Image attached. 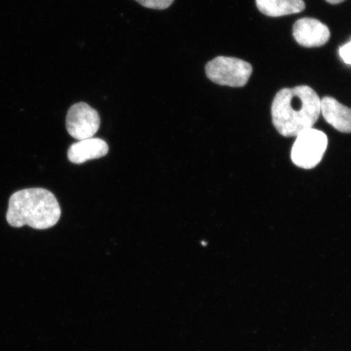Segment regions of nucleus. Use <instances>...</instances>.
I'll return each instance as SVG.
<instances>
[{
    "label": "nucleus",
    "mask_w": 351,
    "mask_h": 351,
    "mask_svg": "<svg viewBox=\"0 0 351 351\" xmlns=\"http://www.w3.org/2000/svg\"><path fill=\"white\" fill-rule=\"evenodd\" d=\"M60 215L58 201L51 191L32 188L11 196L6 218L12 227L29 226L35 230H47L58 223Z\"/></svg>",
    "instance_id": "2"
},
{
    "label": "nucleus",
    "mask_w": 351,
    "mask_h": 351,
    "mask_svg": "<svg viewBox=\"0 0 351 351\" xmlns=\"http://www.w3.org/2000/svg\"><path fill=\"white\" fill-rule=\"evenodd\" d=\"M206 74L218 85L243 87L249 81L253 69L251 64L234 57L218 56L206 65Z\"/></svg>",
    "instance_id": "3"
},
{
    "label": "nucleus",
    "mask_w": 351,
    "mask_h": 351,
    "mask_svg": "<svg viewBox=\"0 0 351 351\" xmlns=\"http://www.w3.org/2000/svg\"><path fill=\"white\" fill-rule=\"evenodd\" d=\"M263 14L271 17L295 14L305 10L304 0H256Z\"/></svg>",
    "instance_id": "9"
},
{
    "label": "nucleus",
    "mask_w": 351,
    "mask_h": 351,
    "mask_svg": "<svg viewBox=\"0 0 351 351\" xmlns=\"http://www.w3.org/2000/svg\"><path fill=\"white\" fill-rule=\"evenodd\" d=\"M135 1L151 10H164L170 7L174 0H135Z\"/></svg>",
    "instance_id": "10"
},
{
    "label": "nucleus",
    "mask_w": 351,
    "mask_h": 351,
    "mask_svg": "<svg viewBox=\"0 0 351 351\" xmlns=\"http://www.w3.org/2000/svg\"><path fill=\"white\" fill-rule=\"evenodd\" d=\"M326 1L332 4H339L341 2L345 1V0H326Z\"/></svg>",
    "instance_id": "12"
},
{
    "label": "nucleus",
    "mask_w": 351,
    "mask_h": 351,
    "mask_svg": "<svg viewBox=\"0 0 351 351\" xmlns=\"http://www.w3.org/2000/svg\"><path fill=\"white\" fill-rule=\"evenodd\" d=\"M291 150L293 163L300 168L311 169L322 161L328 147L324 132L313 128L302 132L296 137Z\"/></svg>",
    "instance_id": "4"
},
{
    "label": "nucleus",
    "mask_w": 351,
    "mask_h": 351,
    "mask_svg": "<svg viewBox=\"0 0 351 351\" xmlns=\"http://www.w3.org/2000/svg\"><path fill=\"white\" fill-rule=\"evenodd\" d=\"M320 112L333 128L341 133H351V108L326 96L320 99Z\"/></svg>",
    "instance_id": "7"
},
{
    "label": "nucleus",
    "mask_w": 351,
    "mask_h": 351,
    "mask_svg": "<svg viewBox=\"0 0 351 351\" xmlns=\"http://www.w3.org/2000/svg\"><path fill=\"white\" fill-rule=\"evenodd\" d=\"M293 35L301 46L317 47L324 45L330 38L328 26L314 19H302L293 25Z\"/></svg>",
    "instance_id": "6"
},
{
    "label": "nucleus",
    "mask_w": 351,
    "mask_h": 351,
    "mask_svg": "<svg viewBox=\"0 0 351 351\" xmlns=\"http://www.w3.org/2000/svg\"><path fill=\"white\" fill-rule=\"evenodd\" d=\"M100 125L97 111L86 103H77L69 108L66 117V127L73 138L81 141L93 138Z\"/></svg>",
    "instance_id": "5"
},
{
    "label": "nucleus",
    "mask_w": 351,
    "mask_h": 351,
    "mask_svg": "<svg viewBox=\"0 0 351 351\" xmlns=\"http://www.w3.org/2000/svg\"><path fill=\"white\" fill-rule=\"evenodd\" d=\"M108 149L107 143L102 139L87 138L73 144L69 149L68 158L72 163L80 165L106 156Z\"/></svg>",
    "instance_id": "8"
},
{
    "label": "nucleus",
    "mask_w": 351,
    "mask_h": 351,
    "mask_svg": "<svg viewBox=\"0 0 351 351\" xmlns=\"http://www.w3.org/2000/svg\"><path fill=\"white\" fill-rule=\"evenodd\" d=\"M339 55L346 64L351 65V41L339 48Z\"/></svg>",
    "instance_id": "11"
},
{
    "label": "nucleus",
    "mask_w": 351,
    "mask_h": 351,
    "mask_svg": "<svg viewBox=\"0 0 351 351\" xmlns=\"http://www.w3.org/2000/svg\"><path fill=\"white\" fill-rule=\"evenodd\" d=\"M320 114V99L313 88L298 86L285 88L271 104L274 125L284 137H297L313 128Z\"/></svg>",
    "instance_id": "1"
}]
</instances>
